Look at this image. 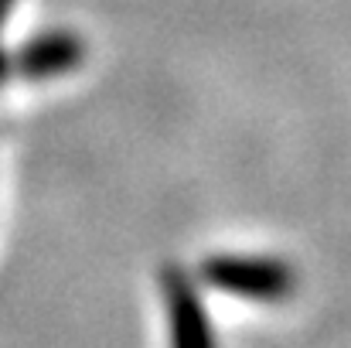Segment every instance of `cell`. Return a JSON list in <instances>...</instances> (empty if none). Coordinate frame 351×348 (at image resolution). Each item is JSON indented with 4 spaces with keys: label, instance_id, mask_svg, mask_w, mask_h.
Instances as JSON below:
<instances>
[{
    "label": "cell",
    "instance_id": "obj_3",
    "mask_svg": "<svg viewBox=\"0 0 351 348\" xmlns=\"http://www.w3.org/2000/svg\"><path fill=\"white\" fill-rule=\"evenodd\" d=\"M86 58V45L75 31H45L27 38L14 55H10V72L21 79L41 82V79H58L72 69H79Z\"/></svg>",
    "mask_w": 351,
    "mask_h": 348
},
{
    "label": "cell",
    "instance_id": "obj_1",
    "mask_svg": "<svg viewBox=\"0 0 351 348\" xmlns=\"http://www.w3.org/2000/svg\"><path fill=\"white\" fill-rule=\"evenodd\" d=\"M198 277L232 297L276 304L287 301L297 290V270L287 259L276 256H235V253H215L198 266Z\"/></svg>",
    "mask_w": 351,
    "mask_h": 348
},
{
    "label": "cell",
    "instance_id": "obj_4",
    "mask_svg": "<svg viewBox=\"0 0 351 348\" xmlns=\"http://www.w3.org/2000/svg\"><path fill=\"white\" fill-rule=\"evenodd\" d=\"M10 3H14V0H0V24H3V17H7V7H10ZM7 72H10V58H7V55H3V48H0V79H3Z\"/></svg>",
    "mask_w": 351,
    "mask_h": 348
},
{
    "label": "cell",
    "instance_id": "obj_2",
    "mask_svg": "<svg viewBox=\"0 0 351 348\" xmlns=\"http://www.w3.org/2000/svg\"><path fill=\"white\" fill-rule=\"evenodd\" d=\"M160 294H164V308H167L171 348H219L215 325L202 304L198 283L184 266H178V263L160 266Z\"/></svg>",
    "mask_w": 351,
    "mask_h": 348
}]
</instances>
